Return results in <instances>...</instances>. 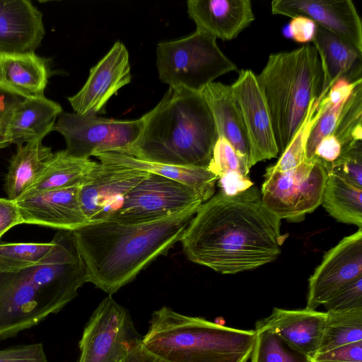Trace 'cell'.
<instances>
[{"label":"cell","mask_w":362,"mask_h":362,"mask_svg":"<svg viewBox=\"0 0 362 362\" xmlns=\"http://www.w3.org/2000/svg\"><path fill=\"white\" fill-rule=\"evenodd\" d=\"M281 219L264 205L254 185L228 195L219 191L202 203L180 242L191 262L218 273L234 274L274 261L288 234Z\"/></svg>","instance_id":"6da1fadb"},{"label":"cell","mask_w":362,"mask_h":362,"mask_svg":"<svg viewBox=\"0 0 362 362\" xmlns=\"http://www.w3.org/2000/svg\"><path fill=\"white\" fill-rule=\"evenodd\" d=\"M199 206L143 222H90L73 231L88 282L110 296L116 293L180 241Z\"/></svg>","instance_id":"7a4b0ae2"},{"label":"cell","mask_w":362,"mask_h":362,"mask_svg":"<svg viewBox=\"0 0 362 362\" xmlns=\"http://www.w3.org/2000/svg\"><path fill=\"white\" fill-rule=\"evenodd\" d=\"M62 232L59 249L44 263L17 272H0V339L59 312L88 282L72 232Z\"/></svg>","instance_id":"3957f363"},{"label":"cell","mask_w":362,"mask_h":362,"mask_svg":"<svg viewBox=\"0 0 362 362\" xmlns=\"http://www.w3.org/2000/svg\"><path fill=\"white\" fill-rule=\"evenodd\" d=\"M142 119L139 138L124 154L153 163L208 168L218 135L202 93L169 87Z\"/></svg>","instance_id":"277c9868"},{"label":"cell","mask_w":362,"mask_h":362,"mask_svg":"<svg viewBox=\"0 0 362 362\" xmlns=\"http://www.w3.org/2000/svg\"><path fill=\"white\" fill-rule=\"evenodd\" d=\"M256 331L226 327L163 306L155 310L141 344L163 362H247Z\"/></svg>","instance_id":"5b68a950"},{"label":"cell","mask_w":362,"mask_h":362,"mask_svg":"<svg viewBox=\"0 0 362 362\" xmlns=\"http://www.w3.org/2000/svg\"><path fill=\"white\" fill-rule=\"evenodd\" d=\"M269 112L279 153L298 132L323 83L320 60L314 45L271 54L256 76Z\"/></svg>","instance_id":"8992f818"},{"label":"cell","mask_w":362,"mask_h":362,"mask_svg":"<svg viewBox=\"0 0 362 362\" xmlns=\"http://www.w3.org/2000/svg\"><path fill=\"white\" fill-rule=\"evenodd\" d=\"M156 66L160 80L169 87L196 93H202L216 78L237 70L218 47L216 38L197 29L185 37L158 43Z\"/></svg>","instance_id":"52a82bcc"},{"label":"cell","mask_w":362,"mask_h":362,"mask_svg":"<svg viewBox=\"0 0 362 362\" xmlns=\"http://www.w3.org/2000/svg\"><path fill=\"white\" fill-rule=\"evenodd\" d=\"M264 176V205L279 219L300 221L321 204L328 174L322 160L315 156L283 172L269 166Z\"/></svg>","instance_id":"ba28073f"},{"label":"cell","mask_w":362,"mask_h":362,"mask_svg":"<svg viewBox=\"0 0 362 362\" xmlns=\"http://www.w3.org/2000/svg\"><path fill=\"white\" fill-rule=\"evenodd\" d=\"M143 127V119L115 120L76 113L62 112L53 130L66 142L71 156L87 159L105 152L124 153L136 141Z\"/></svg>","instance_id":"9c48e42d"},{"label":"cell","mask_w":362,"mask_h":362,"mask_svg":"<svg viewBox=\"0 0 362 362\" xmlns=\"http://www.w3.org/2000/svg\"><path fill=\"white\" fill-rule=\"evenodd\" d=\"M141 339L129 312L109 295L84 328L77 362H125L131 348Z\"/></svg>","instance_id":"30bf717a"},{"label":"cell","mask_w":362,"mask_h":362,"mask_svg":"<svg viewBox=\"0 0 362 362\" xmlns=\"http://www.w3.org/2000/svg\"><path fill=\"white\" fill-rule=\"evenodd\" d=\"M202 203L192 187L148 173L125 195L119 211L108 220L125 223L147 221L168 216Z\"/></svg>","instance_id":"8fae6325"},{"label":"cell","mask_w":362,"mask_h":362,"mask_svg":"<svg viewBox=\"0 0 362 362\" xmlns=\"http://www.w3.org/2000/svg\"><path fill=\"white\" fill-rule=\"evenodd\" d=\"M148 173L122 165L97 163L78 189L81 209L90 222L110 219L125 195Z\"/></svg>","instance_id":"7c38bea8"},{"label":"cell","mask_w":362,"mask_h":362,"mask_svg":"<svg viewBox=\"0 0 362 362\" xmlns=\"http://www.w3.org/2000/svg\"><path fill=\"white\" fill-rule=\"evenodd\" d=\"M362 276V228L325 253L308 280L306 308L315 310Z\"/></svg>","instance_id":"4fadbf2b"},{"label":"cell","mask_w":362,"mask_h":362,"mask_svg":"<svg viewBox=\"0 0 362 362\" xmlns=\"http://www.w3.org/2000/svg\"><path fill=\"white\" fill-rule=\"evenodd\" d=\"M243 115L249 142L248 165L277 157L276 146L268 107L259 88L256 75L240 71L230 86Z\"/></svg>","instance_id":"5bb4252c"},{"label":"cell","mask_w":362,"mask_h":362,"mask_svg":"<svg viewBox=\"0 0 362 362\" xmlns=\"http://www.w3.org/2000/svg\"><path fill=\"white\" fill-rule=\"evenodd\" d=\"M271 9L275 15L308 18L362 53V23L350 0H274Z\"/></svg>","instance_id":"9a60e30c"},{"label":"cell","mask_w":362,"mask_h":362,"mask_svg":"<svg viewBox=\"0 0 362 362\" xmlns=\"http://www.w3.org/2000/svg\"><path fill=\"white\" fill-rule=\"evenodd\" d=\"M132 79L129 53L116 42L109 52L90 71L81 89L67 99L75 113L95 115L109 99Z\"/></svg>","instance_id":"2e32d148"},{"label":"cell","mask_w":362,"mask_h":362,"mask_svg":"<svg viewBox=\"0 0 362 362\" xmlns=\"http://www.w3.org/2000/svg\"><path fill=\"white\" fill-rule=\"evenodd\" d=\"M81 182L34 193L16 200L23 223L70 232L90 223L78 199Z\"/></svg>","instance_id":"e0dca14e"},{"label":"cell","mask_w":362,"mask_h":362,"mask_svg":"<svg viewBox=\"0 0 362 362\" xmlns=\"http://www.w3.org/2000/svg\"><path fill=\"white\" fill-rule=\"evenodd\" d=\"M45 35L42 13L29 0H0V56L35 52Z\"/></svg>","instance_id":"ac0fdd59"},{"label":"cell","mask_w":362,"mask_h":362,"mask_svg":"<svg viewBox=\"0 0 362 362\" xmlns=\"http://www.w3.org/2000/svg\"><path fill=\"white\" fill-rule=\"evenodd\" d=\"M326 312L308 308L286 310L274 308L267 317L258 320L255 329H268L310 361L318 353L324 331Z\"/></svg>","instance_id":"d6986e66"},{"label":"cell","mask_w":362,"mask_h":362,"mask_svg":"<svg viewBox=\"0 0 362 362\" xmlns=\"http://www.w3.org/2000/svg\"><path fill=\"white\" fill-rule=\"evenodd\" d=\"M187 12L197 29L216 38H235L255 19L250 0H189Z\"/></svg>","instance_id":"ffe728a7"},{"label":"cell","mask_w":362,"mask_h":362,"mask_svg":"<svg viewBox=\"0 0 362 362\" xmlns=\"http://www.w3.org/2000/svg\"><path fill=\"white\" fill-rule=\"evenodd\" d=\"M312 42L323 74L322 90L315 101L317 105L338 80L344 79L349 83L362 81V53L317 24Z\"/></svg>","instance_id":"44dd1931"},{"label":"cell","mask_w":362,"mask_h":362,"mask_svg":"<svg viewBox=\"0 0 362 362\" xmlns=\"http://www.w3.org/2000/svg\"><path fill=\"white\" fill-rule=\"evenodd\" d=\"M202 94L212 114L218 136L227 140L248 162L250 148L247 132L231 86L212 82L205 87Z\"/></svg>","instance_id":"7402d4cb"},{"label":"cell","mask_w":362,"mask_h":362,"mask_svg":"<svg viewBox=\"0 0 362 362\" xmlns=\"http://www.w3.org/2000/svg\"><path fill=\"white\" fill-rule=\"evenodd\" d=\"M62 106L45 96L24 98L15 107L10 119L8 138L18 146L43 138L53 131Z\"/></svg>","instance_id":"603a6c76"},{"label":"cell","mask_w":362,"mask_h":362,"mask_svg":"<svg viewBox=\"0 0 362 362\" xmlns=\"http://www.w3.org/2000/svg\"><path fill=\"white\" fill-rule=\"evenodd\" d=\"M100 163L122 165L149 173L158 175L194 189L202 202L211 198L215 193L217 177L208 168L184 167L153 163L137 159L119 152H105L95 156Z\"/></svg>","instance_id":"cb8c5ba5"},{"label":"cell","mask_w":362,"mask_h":362,"mask_svg":"<svg viewBox=\"0 0 362 362\" xmlns=\"http://www.w3.org/2000/svg\"><path fill=\"white\" fill-rule=\"evenodd\" d=\"M49 76V64L35 52L0 56V85L25 98L45 96Z\"/></svg>","instance_id":"d4e9b609"},{"label":"cell","mask_w":362,"mask_h":362,"mask_svg":"<svg viewBox=\"0 0 362 362\" xmlns=\"http://www.w3.org/2000/svg\"><path fill=\"white\" fill-rule=\"evenodd\" d=\"M37 139L18 146L4 179L8 199L17 200L36 180L53 156L52 148Z\"/></svg>","instance_id":"484cf974"},{"label":"cell","mask_w":362,"mask_h":362,"mask_svg":"<svg viewBox=\"0 0 362 362\" xmlns=\"http://www.w3.org/2000/svg\"><path fill=\"white\" fill-rule=\"evenodd\" d=\"M96 163L89 158L74 157L65 150L57 151L36 180L19 198L79 183Z\"/></svg>","instance_id":"4316f807"},{"label":"cell","mask_w":362,"mask_h":362,"mask_svg":"<svg viewBox=\"0 0 362 362\" xmlns=\"http://www.w3.org/2000/svg\"><path fill=\"white\" fill-rule=\"evenodd\" d=\"M208 169L217 177L222 192L234 195L254 184L248 177V162L224 138L218 136Z\"/></svg>","instance_id":"83f0119b"},{"label":"cell","mask_w":362,"mask_h":362,"mask_svg":"<svg viewBox=\"0 0 362 362\" xmlns=\"http://www.w3.org/2000/svg\"><path fill=\"white\" fill-rule=\"evenodd\" d=\"M321 204L337 221L362 227V188L328 174Z\"/></svg>","instance_id":"f1b7e54d"},{"label":"cell","mask_w":362,"mask_h":362,"mask_svg":"<svg viewBox=\"0 0 362 362\" xmlns=\"http://www.w3.org/2000/svg\"><path fill=\"white\" fill-rule=\"evenodd\" d=\"M59 230L49 243L0 242V272H17L46 262L59 249Z\"/></svg>","instance_id":"f546056e"},{"label":"cell","mask_w":362,"mask_h":362,"mask_svg":"<svg viewBox=\"0 0 362 362\" xmlns=\"http://www.w3.org/2000/svg\"><path fill=\"white\" fill-rule=\"evenodd\" d=\"M326 313L318 353L362 341V309Z\"/></svg>","instance_id":"4dcf8cb0"},{"label":"cell","mask_w":362,"mask_h":362,"mask_svg":"<svg viewBox=\"0 0 362 362\" xmlns=\"http://www.w3.org/2000/svg\"><path fill=\"white\" fill-rule=\"evenodd\" d=\"M256 339L251 362H310L305 354L288 345L276 333L268 329H255Z\"/></svg>","instance_id":"1f68e13d"},{"label":"cell","mask_w":362,"mask_h":362,"mask_svg":"<svg viewBox=\"0 0 362 362\" xmlns=\"http://www.w3.org/2000/svg\"><path fill=\"white\" fill-rule=\"evenodd\" d=\"M332 134L341 148L362 141V83L354 88L344 102Z\"/></svg>","instance_id":"d6a6232c"},{"label":"cell","mask_w":362,"mask_h":362,"mask_svg":"<svg viewBox=\"0 0 362 362\" xmlns=\"http://www.w3.org/2000/svg\"><path fill=\"white\" fill-rule=\"evenodd\" d=\"M345 101L332 105L322 100L318 104L315 111L317 117L311 127L306 141V160H312L315 156V152L320 142L326 136L333 134Z\"/></svg>","instance_id":"836d02e7"},{"label":"cell","mask_w":362,"mask_h":362,"mask_svg":"<svg viewBox=\"0 0 362 362\" xmlns=\"http://www.w3.org/2000/svg\"><path fill=\"white\" fill-rule=\"evenodd\" d=\"M323 163L327 174L337 175L347 182L362 188V141L341 148L340 155L333 163Z\"/></svg>","instance_id":"e575fe53"},{"label":"cell","mask_w":362,"mask_h":362,"mask_svg":"<svg viewBox=\"0 0 362 362\" xmlns=\"http://www.w3.org/2000/svg\"><path fill=\"white\" fill-rule=\"evenodd\" d=\"M317 105L315 102L310 108L303 123L296 133L288 146L281 154L278 161L270 168L283 172L293 168L302 163L305 158L306 141L312 125L317 119L315 113Z\"/></svg>","instance_id":"d590c367"},{"label":"cell","mask_w":362,"mask_h":362,"mask_svg":"<svg viewBox=\"0 0 362 362\" xmlns=\"http://www.w3.org/2000/svg\"><path fill=\"white\" fill-rule=\"evenodd\" d=\"M323 305L326 312L362 309V276L339 291Z\"/></svg>","instance_id":"8d00e7d4"},{"label":"cell","mask_w":362,"mask_h":362,"mask_svg":"<svg viewBox=\"0 0 362 362\" xmlns=\"http://www.w3.org/2000/svg\"><path fill=\"white\" fill-rule=\"evenodd\" d=\"M25 98L0 85V149L10 145L8 129L16 106Z\"/></svg>","instance_id":"74e56055"},{"label":"cell","mask_w":362,"mask_h":362,"mask_svg":"<svg viewBox=\"0 0 362 362\" xmlns=\"http://www.w3.org/2000/svg\"><path fill=\"white\" fill-rule=\"evenodd\" d=\"M0 362H48L41 343L10 347L0 350Z\"/></svg>","instance_id":"f35d334b"},{"label":"cell","mask_w":362,"mask_h":362,"mask_svg":"<svg viewBox=\"0 0 362 362\" xmlns=\"http://www.w3.org/2000/svg\"><path fill=\"white\" fill-rule=\"evenodd\" d=\"M310 362H362V341L318 353Z\"/></svg>","instance_id":"ab89813d"},{"label":"cell","mask_w":362,"mask_h":362,"mask_svg":"<svg viewBox=\"0 0 362 362\" xmlns=\"http://www.w3.org/2000/svg\"><path fill=\"white\" fill-rule=\"evenodd\" d=\"M23 224L16 200L0 198V238L15 226Z\"/></svg>","instance_id":"60d3db41"},{"label":"cell","mask_w":362,"mask_h":362,"mask_svg":"<svg viewBox=\"0 0 362 362\" xmlns=\"http://www.w3.org/2000/svg\"><path fill=\"white\" fill-rule=\"evenodd\" d=\"M315 30L316 23L313 21L304 16H296L291 21L287 32L294 41L304 43L312 41Z\"/></svg>","instance_id":"b9f144b4"},{"label":"cell","mask_w":362,"mask_h":362,"mask_svg":"<svg viewBox=\"0 0 362 362\" xmlns=\"http://www.w3.org/2000/svg\"><path fill=\"white\" fill-rule=\"evenodd\" d=\"M341 151V144L333 134H331L320 142L315 150V156L324 163H332L339 157Z\"/></svg>","instance_id":"7bdbcfd3"},{"label":"cell","mask_w":362,"mask_h":362,"mask_svg":"<svg viewBox=\"0 0 362 362\" xmlns=\"http://www.w3.org/2000/svg\"><path fill=\"white\" fill-rule=\"evenodd\" d=\"M360 83H362V81L349 83L344 79H339L329 88L327 94L322 100L332 105L344 102L349 97L354 88Z\"/></svg>","instance_id":"ee69618b"},{"label":"cell","mask_w":362,"mask_h":362,"mask_svg":"<svg viewBox=\"0 0 362 362\" xmlns=\"http://www.w3.org/2000/svg\"><path fill=\"white\" fill-rule=\"evenodd\" d=\"M125 362H163L148 351L142 346L141 341L134 345L129 353Z\"/></svg>","instance_id":"f6af8a7d"}]
</instances>
